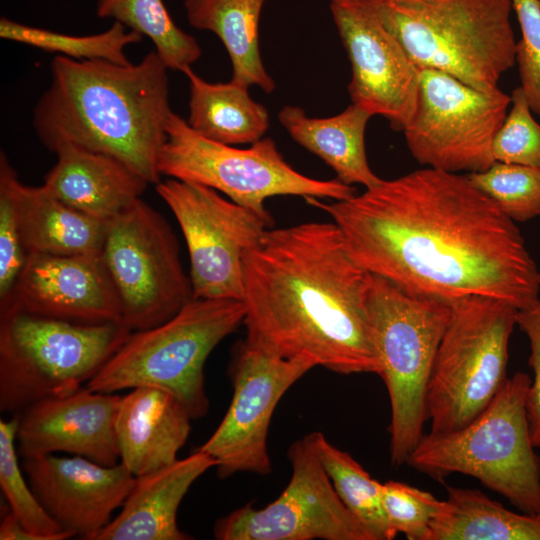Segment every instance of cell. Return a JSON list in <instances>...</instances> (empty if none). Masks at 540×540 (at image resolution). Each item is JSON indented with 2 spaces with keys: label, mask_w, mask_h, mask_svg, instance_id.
<instances>
[{
  "label": "cell",
  "mask_w": 540,
  "mask_h": 540,
  "mask_svg": "<svg viewBox=\"0 0 540 540\" xmlns=\"http://www.w3.org/2000/svg\"><path fill=\"white\" fill-rule=\"evenodd\" d=\"M467 176L515 223L540 217V168L494 162Z\"/></svg>",
  "instance_id": "32"
},
{
  "label": "cell",
  "mask_w": 540,
  "mask_h": 540,
  "mask_svg": "<svg viewBox=\"0 0 540 540\" xmlns=\"http://www.w3.org/2000/svg\"><path fill=\"white\" fill-rule=\"evenodd\" d=\"M184 74L189 82L186 121L197 134L227 145L252 144L264 137L270 126L269 113L251 98L248 86L232 80L207 82L191 68Z\"/></svg>",
  "instance_id": "26"
},
{
  "label": "cell",
  "mask_w": 540,
  "mask_h": 540,
  "mask_svg": "<svg viewBox=\"0 0 540 540\" xmlns=\"http://www.w3.org/2000/svg\"><path fill=\"white\" fill-rule=\"evenodd\" d=\"M187 410L170 393L136 387L121 396L115 417L120 462L135 477L177 460L191 431Z\"/></svg>",
  "instance_id": "20"
},
{
  "label": "cell",
  "mask_w": 540,
  "mask_h": 540,
  "mask_svg": "<svg viewBox=\"0 0 540 540\" xmlns=\"http://www.w3.org/2000/svg\"><path fill=\"white\" fill-rule=\"evenodd\" d=\"M518 311L507 301L482 295L451 303L427 388L430 433H448L467 425L503 387Z\"/></svg>",
  "instance_id": "9"
},
{
  "label": "cell",
  "mask_w": 540,
  "mask_h": 540,
  "mask_svg": "<svg viewBox=\"0 0 540 540\" xmlns=\"http://www.w3.org/2000/svg\"><path fill=\"white\" fill-rule=\"evenodd\" d=\"M290 481L279 497L247 504L216 521L219 540H371L345 507L306 435L288 449Z\"/></svg>",
  "instance_id": "15"
},
{
  "label": "cell",
  "mask_w": 540,
  "mask_h": 540,
  "mask_svg": "<svg viewBox=\"0 0 540 540\" xmlns=\"http://www.w3.org/2000/svg\"><path fill=\"white\" fill-rule=\"evenodd\" d=\"M131 331L20 312L0 314V410L17 415L88 383Z\"/></svg>",
  "instance_id": "8"
},
{
  "label": "cell",
  "mask_w": 540,
  "mask_h": 540,
  "mask_svg": "<svg viewBox=\"0 0 540 540\" xmlns=\"http://www.w3.org/2000/svg\"><path fill=\"white\" fill-rule=\"evenodd\" d=\"M267 0H184L189 24L214 33L232 64V81L257 86L270 94L276 88L262 60L260 19Z\"/></svg>",
  "instance_id": "25"
},
{
  "label": "cell",
  "mask_w": 540,
  "mask_h": 540,
  "mask_svg": "<svg viewBox=\"0 0 540 540\" xmlns=\"http://www.w3.org/2000/svg\"><path fill=\"white\" fill-rule=\"evenodd\" d=\"M99 258L131 332L169 320L193 299L174 232L141 198L106 224Z\"/></svg>",
  "instance_id": "11"
},
{
  "label": "cell",
  "mask_w": 540,
  "mask_h": 540,
  "mask_svg": "<svg viewBox=\"0 0 540 540\" xmlns=\"http://www.w3.org/2000/svg\"><path fill=\"white\" fill-rule=\"evenodd\" d=\"M13 167L0 154V306L10 298L29 256L19 227L10 176Z\"/></svg>",
  "instance_id": "35"
},
{
  "label": "cell",
  "mask_w": 540,
  "mask_h": 540,
  "mask_svg": "<svg viewBox=\"0 0 540 540\" xmlns=\"http://www.w3.org/2000/svg\"><path fill=\"white\" fill-rule=\"evenodd\" d=\"M216 461L199 449L190 456L135 477L120 513L96 540H187L177 524L178 508L192 484Z\"/></svg>",
  "instance_id": "21"
},
{
  "label": "cell",
  "mask_w": 540,
  "mask_h": 540,
  "mask_svg": "<svg viewBox=\"0 0 540 540\" xmlns=\"http://www.w3.org/2000/svg\"><path fill=\"white\" fill-rule=\"evenodd\" d=\"M314 367L306 357L283 358L246 340L235 347L229 365L231 403L199 447L216 461L220 478L238 472H271L267 437L273 412L287 390Z\"/></svg>",
  "instance_id": "14"
},
{
  "label": "cell",
  "mask_w": 540,
  "mask_h": 540,
  "mask_svg": "<svg viewBox=\"0 0 540 540\" xmlns=\"http://www.w3.org/2000/svg\"><path fill=\"white\" fill-rule=\"evenodd\" d=\"M531 378L508 377L490 404L462 428L424 434L406 464L438 481L469 475L523 513L540 514V458L535 453L525 401Z\"/></svg>",
  "instance_id": "5"
},
{
  "label": "cell",
  "mask_w": 540,
  "mask_h": 540,
  "mask_svg": "<svg viewBox=\"0 0 540 540\" xmlns=\"http://www.w3.org/2000/svg\"><path fill=\"white\" fill-rule=\"evenodd\" d=\"M511 96L476 89L446 73L420 69L417 104L403 129L412 157L452 173L481 172L494 162L492 145Z\"/></svg>",
  "instance_id": "12"
},
{
  "label": "cell",
  "mask_w": 540,
  "mask_h": 540,
  "mask_svg": "<svg viewBox=\"0 0 540 540\" xmlns=\"http://www.w3.org/2000/svg\"><path fill=\"white\" fill-rule=\"evenodd\" d=\"M372 116L351 103L341 113L325 118L308 116L298 106L286 105L278 119L290 137L323 160L347 185L365 188L379 184L367 160L365 131Z\"/></svg>",
  "instance_id": "24"
},
{
  "label": "cell",
  "mask_w": 540,
  "mask_h": 540,
  "mask_svg": "<svg viewBox=\"0 0 540 540\" xmlns=\"http://www.w3.org/2000/svg\"><path fill=\"white\" fill-rule=\"evenodd\" d=\"M440 501L431 493L399 481L382 483V505L390 529L409 540H427Z\"/></svg>",
  "instance_id": "34"
},
{
  "label": "cell",
  "mask_w": 540,
  "mask_h": 540,
  "mask_svg": "<svg viewBox=\"0 0 540 540\" xmlns=\"http://www.w3.org/2000/svg\"><path fill=\"white\" fill-rule=\"evenodd\" d=\"M243 270L248 343L343 375L379 374L367 312L371 273L333 221L268 228Z\"/></svg>",
  "instance_id": "2"
},
{
  "label": "cell",
  "mask_w": 540,
  "mask_h": 540,
  "mask_svg": "<svg viewBox=\"0 0 540 540\" xmlns=\"http://www.w3.org/2000/svg\"><path fill=\"white\" fill-rule=\"evenodd\" d=\"M7 312L84 324L121 323L99 255L30 254L10 298L0 306V314Z\"/></svg>",
  "instance_id": "18"
},
{
  "label": "cell",
  "mask_w": 540,
  "mask_h": 540,
  "mask_svg": "<svg viewBox=\"0 0 540 540\" xmlns=\"http://www.w3.org/2000/svg\"><path fill=\"white\" fill-rule=\"evenodd\" d=\"M244 318L241 300L193 298L169 320L132 331L86 386L106 393L159 388L174 396L192 420L201 418L209 409L205 362Z\"/></svg>",
  "instance_id": "6"
},
{
  "label": "cell",
  "mask_w": 540,
  "mask_h": 540,
  "mask_svg": "<svg viewBox=\"0 0 540 540\" xmlns=\"http://www.w3.org/2000/svg\"><path fill=\"white\" fill-rule=\"evenodd\" d=\"M340 229L354 260L411 295H471L519 310L540 296L536 262L517 224L467 175L430 167L331 203L308 197Z\"/></svg>",
  "instance_id": "1"
},
{
  "label": "cell",
  "mask_w": 540,
  "mask_h": 540,
  "mask_svg": "<svg viewBox=\"0 0 540 540\" xmlns=\"http://www.w3.org/2000/svg\"><path fill=\"white\" fill-rule=\"evenodd\" d=\"M521 39L515 63L531 111L540 117V0H512Z\"/></svg>",
  "instance_id": "36"
},
{
  "label": "cell",
  "mask_w": 540,
  "mask_h": 540,
  "mask_svg": "<svg viewBox=\"0 0 540 540\" xmlns=\"http://www.w3.org/2000/svg\"><path fill=\"white\" fill-rule=\"evenodd\" d=\"M22 469L50 516L64 530L87 540H96L135 482L121 462L103 466L76 455L22 458Z\"/></svg>",
  "instance_id": "17"
},
{
  "label": "cell",
  "mask_w": 540,
  "mask_h": 540,
  "mask_svg": "<svg viewBox=\"0 0 540 540\" xmlns=\"http://www.w3.org/2000/svg\"><path fill=\"white\" fill-rule=\"evenodd\" d=\"M161 175L222 192L231 201L273 221L265 200L279 195L348 199L356 188L337 178L319 180L295 170L270 137L236 148L202 137L172 112L167 139L160 151Z\"/></svg>",
  "instance_id": "10"
},
{
  "label": "cell",
  "mask_w": 540,
  "mask_h": 540,
  "mask_svg": "<svg viewBox=\"0 0 540 540\" xmlns=\"http://www.w3.org/2000/svg\"><path fill=\"white\" fill-rule=\"evenodd\" d=\"M330 12L351 66L352 103L402 132L416 108L420 68L361 0L332 1Z\"/></svg>",
  "instance_id": "16"
},
{
  "label": "cell",
  "mask_w": 540,
  "mask_h": 540,
  "mask_svg": "<svg viewBox=\"0 0 540 540\" xmlns=\"http://www.w3.org/2000/svg\"><path fill=\"white\" fill-rule=\"evenodd\" d=\"M345 507L361 523L371 540H392L382 505V483L347 452L333 446L321 432L307 435Z\"/></svg>",
  "instance_id": "28"
},
{
  "label": "cell",
  "mask_w": 540,
  "mask_h": 540,
  "mask_svg": "<svg viewBox=\"0 0 540 540\" xmlns=\"http://www.w3.org/2000/svg\"><path fill=\"white\" fill-rule=\"evenodd\" d=\"M96 13L148 37L168 69L184 73L201 57L197 40L175 24L163 0H96Z\"/></svg>",
  "instance_id": "29"
},
{
  "label": "cell",
  "mask_w": 540,
  "mask_h": 540,
  "mask_svg": "<svg viewBox=\"0 0 540 540\" xmlns=\"http://www.w3.org/2000/svg\"><path fill=\"white\" fill-rule=\"evenodd\" d=\"M517 326L526 335L530 345L529 366L533 380L526 395L525 408L531 441L540 447V298L532 306L519 310Z\"/></svg>",
  "instance_id": "37"
},
{
  "label": "cell",
  "mask_w": 540,
  "mask_h": 540,
  "mask_svg": "<svg viewBox=\"0 0 540 540\" xmlns=\"http://www.w3.org/2000/svg\"><path fill=\"white\" fill-rule=\"evenodd\" d=\"M539 286H540V273H539Z\"/></svg>",
  "instance_id": "39"
},
{
  "label": "cell",
  "mask_w": 540,
  "mask_h": 540,
  "mask_svg": "<svg viewBox=\"0 0 540 540\" xmlns=\"http://www.w3.org/2000/svg\"><path fill=\"white\" fill-rule=\"evenodd\" d=\"M367 312L391 406L390 458L401 466L424 435L428 383L451 304L411 295L371 274Z\"/></svg>",
  "instance_id": "7"
},
{
  "label": "cell",
  "mask_w": 540,
  "mask_h": 540,
  "mask_svg": "<svg viewBox=\"0 0 540 540\" xmlns=\"http://www.w3.org/2000/svg\"><path fill=\"white\" fill-rule=\"evenodd\" d=\"M510 96V111L493 141V158L495 162L540 168V124L520 86Z\"/></svg>",
  "instance_id": "33"
},
{
  "label": "cell",
  "mask_w": 540,
  "mask_h": 540,
  "mask_svg": "<svg viewBox=\"0 0 540 540\" xmlns=\"http://www.w3.org/2000/svg\"><path fill=\"white\" fill-rule=\"evenodd\" d=\"M54 153L57 161L43 186L77 211L108 223L143 194L148 182L120 160L73 144Z\"/></svg>",
  "instance_id": "22"
},
{
  "label": "cell",
  "mask_w": 540,
  "mask_h": 540,
  "mask_svg": "<svg viewBox=\"0 0 540 540\" xmlns=\"http://www.w3.org/2000/svg\"><path fill=\"white\" fill-rule=\"evenodd\" d=\"M10 181L19 227L29 255H99L107 223L68 206L43 185H24L14 168Z\"/></svg>",
  "instance_id": "23"
},
{
  "label": "cell",
  "mask_w": 540,
  "mask_h": 540,
  "mask_svg": "<svg viewBox=\"0 0 540 540\" xmlns=\"http://www.w3.org/2000/svg\"><path fill=\"white\" fill-rule=\"evenodd\" d=\"M156 192L183 233L193 298L242 301L244 255L273 221L200 184L170 178L158 182Z\"/></svg>",
  "instance_id": "13"
},
{
  "label": "cell",
  "mask_w": 540,
  "mask_h": 540,
  "mask_svg": "<svg viewBox=\"0 0 540 540\" xmlns=\"http://www.w3.org/2000/svg\"><path fill=\"white\" fill-rule=\"evenodd\" d=\"M420 69L492 91L515 65L512 0H361Z\"/></svg>",
  "instance_id": "4"
},
{
  "label": "cell",
  "mask_w": 540,
  "mask_h": 540,
  "mask_svg": "<svg viewBox=\"0 0 540 540\" xmlns=\"http://www.w3.org/2000/svg\"><path fill=\"white\" fill-rule=\"evenodd\" d=\"M168 68L154 51L137 64L57 55L51 82L33 110L39 140L112 156L149 184L160 182V151L172 114Z\"/></svg>",
  "instance_id": "3"
},
{
  "label": "cell",
  "mask_w": 540,
  "mask_h": 540,
  "mask_svg": "<svg viewBox=\"0 0 540 540\" xmlns=\"http://www.w3.org/2000/svg\"><path fill=\"white\" fill-rule=\"evenodd\" d=\"M427 540H540V517L513 512L480 490L448 486Z\"/></svg>",
  "instance_id": "27"
},
{
  "label": "cell",
  "mask_w": 540,
  "mask_h": 540,
  "mask_svg": "<svg viewBox=\"0 0 540 540\" xmlns=\"http://www.w3.org/2000/svg\"><path fill=\"white\" fill-rule=\"evenodd\" d=\"M1 540H39L30 532L18 518L9 510L0 523Z\"/></svg>",
  "instance_id": "38"
},
{
  "label": "cell",
  "mask_w": 540,
  "mask_h": 540,
  "mask_svg": "<svg viewBox=\"0 0 540 540\" xmlns=\"http://www.w3.org/2000/svg\"><path fill=\"white\" fill-rule=\"evenodd\" d=\"M538 516L540 517V514Z\"/></svg>",
  "instance_id": "41"
},
{
  "label": "cell",
  "mask_w": 540,
  "mask_h": 540,
  "mask_svg": "<svg viewBox=\"0 0 540 540\" xmlns=\"http://www.w3.org/2000/svg\"><path fill=\"white\" fill-rule=\"evenodd\" d=\"M17 417L0 420V487L10 511L39 540H64L74 535L64 530L45 510L19 463L16 447Z\"/></svg>",
  "instance_id": "31"
},
{
  "label": "cell",
  "mask_w": 540,
  "mask_h": 540,
  "mask_svg": "<svg viewBox=\"0 0 540 540\" xmlns=\"http://www.w3.org/2000/svg\"><path fill=\"white\" fill-rule=\"evenodd\" d=\"M332 1H337V0H329V2H332Z\"/></svg>",
  "instance_id": "40"
},
{
  "label": "cell",
  "mask_w": 540,
  "mask_h": 540,
  "mask_svg": "<svg viewBox=\"0 0 540 540\" xmlns=\"http://www.w3.org/2000/svg\"><path fill=\"white\" fill-rule=\"evenodd\" d=\"M0 37L72 59L106 60L123 65L131 63L125 54L126 47L143 39L141 34L116 21L104 32L74 36L24 25L6 17L0 19Z\"/></svg>",
  "instance_id": "30"
},
{
  "label": "cell",
  "mask_w": 540,
  "mask_h": 540,
  "mask_svg": "<svg viewBox=\"0 0 540 540\" xmlns=\"http://www.w3.org/2000/svg\"><path fill=\"white\" fill-rule=\"evenodd\" d=\"M121 396L87 386L33 404L17 417L22 458L65 452L103 466L120 462L115 417Z\"/></svg>",
  "instance_id": "19"
}]
</instances>
